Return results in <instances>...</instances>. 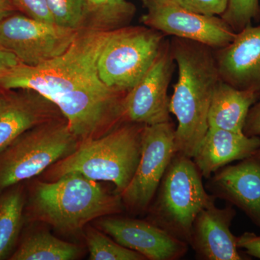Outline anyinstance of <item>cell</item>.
Here are the masks:
<instances>
[{
  "label": "cell",
  "instance_id": "obj_4",
  "mask_svg": "<svg viewBox=\"0 0 260 260\" xmlns=\"http://www.w3.org/2000/svg\"><path fill=\"white\" fill-rule=\"evenodd\" d=\"M145 124L123 122L109 133L80 142L73 153L47 169V181L76 172L97 181L112 182L121 194L139 164Z\"/></svg>",
  "mask_w": 260,
  "mask_h": 260
},
{
  "label": "cell",
  "instance_id": "obj_21",
  "mask_svg": "<svg viewBox=\"0 0 260 260\" xmlns=\"http://www.w3.org/2000/svg\"><path fill=\"white\" fill-rule=\"evenodd\" d=\"M135 11V5L127 0H107L101 5L86 1L80 28L114 31L128 26Z\"/></svg>",
  "mask_w": 260,
  "mask_h": 260
},
{
  "label": "cell",
  "instance_id": "obj_31",
  "mask_svg": "<svg viewBox=\"0 0 260 260\" xmlns=\"http://www.w3.org/2000/svg\"><path fill=\"white\" fill-rule=\"evenodd\" d=\"M89 3L93 5H101L106 3L107 0H87Z\"/></svg>",
  "mask_w": 260,
  "mask_h": 260
},
{
  "label": "cell",
  "instance_id": "obj_20",
  "mask_svg": "<svg viewBox=\"0 0 260 260\" xmlns=\"http://www.w3.org/2000/svg\"><path fill=\"white\" fill-rule=\"evenodd\" d=\"M80 253L79 246L61 240L47 231H37L23 237L9 259L74 260Z\"/></svg>",
  "mask_w": 260,
  "mask_h": 260
},
{
  "label": "cell",
  "instance_id": "obj_17",
  "mask_svg": "<svg viewBox=\"0 0 260 260\" xmlns=\"http://www.w3.org/2000/svg\"><path fill=\"white\" fill-rule=\"evenodd\" d=\"M259 149L260 137L209 127L192 160L203 177L208 179L221 168L247 158Z\"/></svg>",
  "mask_w": 260,
  "mask_h": 260
},
{
  "label": "cell",
  "instance_id": "obj_2",
  "mask_svg": "<svg viewBox=\"0 0 260 260\" xmlns=\"http://www.w3.org/2000/svg\"><path fill=\"white\" fill-rule=\"evenodd\" d=\"M170 43L178 66V80L169 102L170 113L178 121L176 153L192 158L209 129L210 102L220 78L211 47L176 37Z\"/></svg>",
  "mask_w": 260,
  "mask_h": 260
},
{
  "label": "cell",
  "instance_id": "obj_8",
  "mask_svg": "<svg viewBox=\"0 0 260 260\" xmlns=\"http://www.w3.org/2000/svg\"><path fill=\"white\" fill-rule=\"evenodd\" d=\"M172 121L145 125L139 164L129 185L120 194L132 213H147L164 174L176 153Z\"/></svg>",
  "mask_w": 260,
  "mask_h": 260
},
{
  "label": "cell",
  "instance_id": "obj_23",
  "mask_svg": "<svg viewBox=\"0 0 260 260\" xmlns=\"http://www.w3.org/2000/svg\"><path fill=\"white\" fill-rule=\"evenodd\" d=\"M87 0H47L56 25L78 30L81 26Z\"/></svg>",
  "mask_w": 260,
  "mask_h": 260
},
{
  "label": "cell",
  "instance_id": "obj_12",
  "mask_svg": "<svg viewBox=\"0 0 260 260\" xmlns=\"http://www.w3.org/2000/svg\"><path fill=\"white\" fill-rule=\"evenodd\" d=\"M103 232L120 245L149 260H177L189 250L188 243L177 239L148 220L103 217L98 222Z\"/></svg>",
  "mask_w": 260,
  "mask_h": 260
},
{
  "label": "cell",
  "instance_id": "obj_3",
  "mask_svg": "<svg viewBox=\"0 0 260 260\" xmlns=\"http://www.w3.org/2000/svg\"><path fill=\"white\" fill-rule=\"evenodd\" d=\"M124 209L120 194L109 192L97 181L70 172L54 181H35L26 191L25 222L40 221L73 234L95 219Z\"/></svg>",
  "mask_w": 260,
  "mask_h": 260
},
{
  "label": "cell",
  "instance_id": "obj_1",
  "mask_svg": "<svg viewBox=\"0 0 260 260\" xmlns=\"http://www.w3.org/2000/svg\"><path fill=\"white\" fill-rule=\"evenodd\" d=\"M111 31L80 28L60 55L37 66L20 64L0 75V88L31 90L55 105L80 142L109 133L123 121L126 93L108 88L97 61Z\"/></svg>",
  "mask_w": 260,
  "mask_h": 260
},
{
  "label": "cell",
  "instance_id": "obj_32",
  "mask_svg": "<svg viewBox=\"0 0 260 260\" xmlns=\"http://www.w3.org/2000/svg\"><path fill=\"white\" fill-rule=\"evenodd\" d=\"M0 95H1V93H0Z\"/></svg>",
  "mask_w": 260,
  "mask_h": 260
},
{
  "label": "cell",
  "instance_id": "obj_30",
  "mask_svg": "<svg viewBox=\"0 0 260 260\" xmlns=\"http://www.w3.org/2000/svg\"><path fill=\"white\" fill-rule=\"evenodd\" d=\"M14 6L12 0H0V20L13 15Z\"/></svg>",
  "mask_w": 260,
  "mask_h": 260
},
{
  "label": "cell",
  "instance_id": "obj_15",
  "mask_svg": "<svg viewBox=\"0 0 260 260\" xmlns=\"http://www.w3.org/2000/svg\"><path fill=\"white\" fill-rule=\"evenodd\" d=\"M219 76L234 88L260 92V25H246L230 44L215 49Z\"/></svg>",
  "mask_w": 260,
  "mask_h": 260
},
{
  "label": "cell",
  "instance_id": "obj_26",
  "mask_svg": "<svg viewBox=\"0 0 260 260\" xmlns=\"http://www.w3.org/2000/svg\"><path fill=\"white\" fill-rule=\"evenodd\" d=\"M28 17L44 23H54L47 0H12Z\"/></svg>",
  "mask_w": 260,
  "mask_h": 260
},
{
  "label": "cell",
  "instance_id": "obj_14",
  "mask_svg": "<svg viewBox=\"0 0 260 260\" xmlns=\"http://www.w3.org/2000/svg\"><path fill=\"white\" fill-rule=\"evenodd\" d=\"M237 212L233 205L219 208L215 201L205 207L195 218L189 245L200 260H244L237 237L231 231Z\"/></svg>",
  "mask_w": 260,
  "mask_h": 260
},
{
  "label": "cell",
  "instance_id": "obj_7",
  "mask_svg": "<svg viewBox=\"0 0 260 260\" xmlns=\"http://www.w3.org/2000/svg\"><path fill=\"white\" fill-rule=\"evenodd\" d=\"M165 37L144 26H126L109 32L97 61L103 83L116 93H127L153 64Z\"/></svg>",
  "mask_w": 260,
  "mask_h": 260
},
{
  "label": "cell",
  "instance_id": "obj_19",
  "mask_svg": "<svg viewBox=\"0 0 260 260\" xmlns=\"http://www.w3.org/2000/svg\"><path fill=\"white\" fill-rule=\"evenodd\" d=\"M26 189L24 183L0 191V260L9 259L25 223Z\"/></svg>",
  "mask_w": 260,
  "mask_h": 260
},
{
  "label": "cell",
  "instance_id": "obj_5",
  "mask_svg": "<svg viewBox=\"0 0 260 260\" xmlns=\"http://www.w3.org/2000/svg\"><path fill=\"white\" fill-rule=\"evenodd\" d=\"M192 158L175 153L149 206L146 220L189 244L195 218L216 198Z\"/></svg>",
  "mask_w": 260,
  "mask_h": 260
},
{
  "label": "cell",
  "instance_id": "obj_13",
  "mask_svg": "<svg viewBox=\"0 0 260 260\" xmlns=\"http://www.w3.org/2000/svg\"><path fill=\"white\" fill-rule=\"evenodd\" d=\"M205 188L216 199L237 207L260 229V149L219 169L208 178Z\"/></svg>",
  "mask_w": 260,
  "mask_h": 260
},
{
  "label": "cell",
  "instance_id": "obj_6",
  "mask_svg": "<svg viewBox=\"0 0 260 260\" xmlns=\"http://www.w3.org/2000/svg\"><path fill=\"white\" fill-rule=\"evenodd\" d=\"M79 143L63 116L25 132L0 150V191L46 172Z\"/></svg>",
  "mask_w": 260,
  "mask_h": 260
},
{
  "label": "cell",
  "instance_id": "obj_29",
  "mask_svg": "<svg viewBox=\"0 0 260 260\" xmlns=\"http://www.w3.org/2000/svg\"><path fill=\"white\" fill-rule=\"evenodd\" d=\"M20 64L22 63L13 53L0 47V75Z\"/></svg>",
  "mask_w": 260,
  "mask_h": 260
},
{
  "label": "cell",
  "instance_id": "obj_9",
  "mask_svg": "<svg viewBox=\"0 0 260 260\" xmlns=\"http://www.w3.org/2000/svg\"><path fill=\"white\" fill-rule=\"evenodd\" d=\"M78 30L11 15L0 20V47L13 53L22 64L37 66L68 49Z\"/></svg>",
  "mask_w": 260,
  "mask_h": 260
},
{
  "label": "cell",
  "instance_id": "obj_16",
  "mask_svg": "<svg viewBox=\"0 0 260 260\" xmlns=\"http://www.w3.org/2000/svg\"><path fill=\"white\" fill-rule=\"evenodd\" d=\"M52 103L31 90L0 95V150L25 132L61 117Z\"/></svg>",
  "mask_w": 260,
  "mask_h": 260
},
{
  "label": "cell",
  "instance_id": "obj_24",
  "mask_svg": "<svg viewBox=\"0 0 260 260\" xmlns=\"http://www.w3.org/2000/svg\"><path fill=\"white\" fill-rule=\"evenodd\" d=\"M259 13V0H229L226 10L220 17L237 32L250 25Z\"/></svg>",
  "mask_w": 260,
  "mask_h": 260
},
{
  "label": "cell",
  "instance_id": "obj_25",
  "mask_svg": "<svg viewBox=\"0 0 260 260\" xmlns=\"http://www.w3.org/2000/svg\"><path fill=\"white\" fill-rule=\"evenodd\" d=\"M186 9L200 14L221 16L226 10L229 0H174Z\"/></svg>",
  "mask_w": 260,
  "mask_h": 260
},
{
  "label": "cell",
  "instance_id": "obj_27",
  "mask_svg": "<svg viewBox=\"0 0 260 260\" xmlns=\"http://www.w3.org/2000/svg\"><path fill=\"white\" fill-rule=\"evenodd\" d=\"M237 246L247 255L260 259V236L253 232H244L237 237Z\"/></svg>",
  "mask_w": 260,
  "mask_h": 260
},
{
  "label": "cell",
  "instance_id": "obj_22",
  "mask_svg": "<svg viewBox=\"0 0 260 260\" xmlns=\"http://www.w3.org/2000/svg\"><path fill=\"white\" fill-rule=\"evenodd\" d=\"M90 260H145L140 253L127 249L109 238L102 231L88 228L85 234Z\"/></svg>",
  "mask_w": 260,
  "mask_h": 260
},
{
  "label": "cell",
  "instance_id": "obj_28",
  "mask_svg": "<svg viewBox=\"0 0 260 260\" xmlns=\"http://www.w3.org/2000/svg\"><path fill=\"white\" fill-rule=\"evenodd\" d=\"M244 133L247 136L260 137V99L249 110L244 127Z\"/></svg>",
  "mask_w": 260,
  "mask_h": 260
},
{
  "label": "cell",
  "instance_id": "obj_18",
  "mask_svg": "<svg viewBox=\"0 0 260 260\" xmlns=\"http://www.w3.org/2000/svg\"><path fill=\"white\" fill-rule=\"evenodd\" d=\"M259 99L260 92L240 90L220 80L210 102L209 127L244 133L249 110Z\"/></svg>",
  "mask_w": 260,
  "mask_h": 260
},
{
  "label": "cell",
  "instance_id": "obj_10",
  "mask_svg": "<svg viewBox=\"0 0 260 260\" xmlns=\"http://www.w3.org/2000/svg\"><path fill=\"white\" fill-rule=\"evenodd\" d=\"M147 10L142 18L149 28L179 39L220 49L232 42L237 32L219 16L194 13L174 0H142Z\"/></svg>",
  "mask_w": 260,
  "mask_h": 260
},
{
  "label": "cell",
  "instance_id": "obj_11",
  "mask_svg": "<svg viewBox=\"0 0 260 260\" xmlns=\"http://www.w3.org/2000/svg\"><path fill=\"white\" fill-rule=\"evenodd\" d=\"M174 61L171 43L166 39L153 64L123 99L124 122L153 125L171 121L168 90Z\"/></svg>",
  "mask_w": 260,
  "mask_h": 260
}]
</instances>
